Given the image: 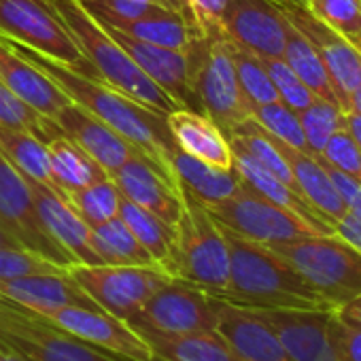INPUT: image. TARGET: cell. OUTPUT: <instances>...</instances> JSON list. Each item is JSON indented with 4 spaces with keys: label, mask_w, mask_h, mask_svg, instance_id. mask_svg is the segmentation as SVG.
Masks as SVG:
<instances>
[{
    "label": "cell",
    "mask_w": 361,
    "mask_h": 361,
    "mask_svg": "<svg viewBox=\"0 0 361 361\" xmlns=\"http://www.w3.org/2000/svg\"><path fill=\"white\" fill-rule=\"evenodd\" d=\"M7 41L20 56H24L30 64L45 73L75 104L83 106L87 113H92L109 128H113L123 140H128L138 153H142L153 166H157L159 172L178 188L172 170V155L176 151V145L170 136L166 115L136 102L134 98L111 87L92 73L77 71L68 64L56 62L11 39Z\"/></svg>",
    "instance_id": "cell-1"
},
{
    "label": "cell",
    "mask_w": 361,
    "mask_h": 361,
    "mask_svg": "<svg viewBox=\"0 0 361 361\" xmlns=\"http://www.w3.org/2000/svg\"><path fill=\"white\" fill-rule=\"evenodd\" d=\"M221 230L230 251V279L219 300L264 310H331L312 285L268 245Z\"/></svg>",
    "instance_id": "cell-2"
},
{
    "label": "cell",
    "mask_w": 361,
    "mask_h": 361,
    "mask_svg": "<svg viewBox=\"0 0 361 361\" xmlns=\"http://www.w3.org/2000/svg\"><path fill=\"white\" fill-rule=\"evenodd\" d=\"M58 16L66 24L73 41L87 60L90 73L111 87L123 92L136 102L168 115L180 109L161 87H157L123 51L113 35L83 7L81 0H51Z\"/></svg>",
    "instance_id": "cell-3"
},
{
    "label": "cell",
    "mask_w": 361,
    "mask_h": 361,
    "mask_svg": "<svg viewBox=\"0 0 361 361\" xmlns=\"http://www.w3.org/2000/svg\"><path fill=\"white\" fill-rule=\"evenodd\" d=\"M183 211L174 224V240L164 272L170 279L185 281L219 298L230 279V251L221 226L211 217L207 207L180 190Z\"/></svg>",
    "instance_id": "cell-4"
},
{
    "label": "cell",
    "mask_w": 361,
    "mask_h": 361,
    "mask_svg": "<svg viewBox=\"0 0 361 361\" xmlns=\"http://www.w3.org/2000/svg\"><path fill=\"white\" fill-rule=\"evenodd\" d=\"M0 346L28 361H134L62 329L5 295H0Z\"/></svg>",
    "instance_id": "cell-5"
},
{
    "label": "cell",
    "mask_w": 361,
    "mask_h": 361,
    "mask_svg": "<svg viewBox=\"0 0 361 361\" xmlns=\"http://www.w3.org/2000/svg\"><path fill=\"white\" fill-rule=\"evenodd\" d=\"M268 247L287 259L331 310L361 295V251L338 234H314Z\"/></svg>",
    "instance_id": "cell-6"
},
{
    "label": "cell",
    "mask_w": 361,
    "mask_h": 361,
    "mask_svg": "<svg viewBox=\"0 0 361 361\" xmlns=\"http://www.w3.org/2000/svg\"><path fill=\"white\" fill-rule=\"evenodd\" d=\"M190 90L196 111L211 117L226 136L251 119V106L238 85L228 39H196L190 45Z\"/></svg>",
    "instance_id": "cell-7"
},
{
    "label": "cell",
    "mask_w": 361,
    "mask_h": 361,
    "mask_svg": "<svg viewBox=\"0 0 361 361\" xmlns=\"http://www.w3.org/2000/svg\"><path fill=\"white\" fill-rule=\"evenodd\" d=\"M0 35L56 62L90 73L51 0H0Z\"/></svg>",
    "instance_id": "cell-8"
},
{
    "label": "cell",
    "mask_w": 361,
    "mask_h": 361,
    "mask_svg": "<svg viewBox=\"0 0 361 361\" xmlns=\"http://www.w3.org/2000/svg\"><path fill=\"white\" fill-rule=\"evenodd\" d=\"M219 300L185 281L170 279L126 323L134 331L198 334L217 329Z\"/></svg>",
    "instance_id": "cell-9"
},
{
    "label": "cell",
    "mask_w": 361,
    "mask_h": 361,
    "mask_svg": "<svg viewBox=\"0 0 361 361\" xmlns=\"http://www.w3.org/2000/svg\"><path fill=\"white\" fill-rule=\"evenodd\" d=\"M204 207L221 228L262 245H279L319 234L304 219L266 200L245 183L234 196Z\"/></svg>",
    "instance_id": "cell-10"
},
{
    "label": "cell",
    "mask_w": 361,
    "mask_h": 361,
    "mask_svg": "<svg viewBox=\"0 0 361 361\" xmlns=\"http://www.w3.org/2000/svg\"><path fill=\"white\" fill-rule=\"evenodd\" d=\"M71 279L109 314L128 321L170 276L159 266L73 264Z\"/></svg>",
    "instance_id": "cell-11"
},
{
    "label": "cell",
    "mask_w": 361,
    "mask_h": 361,
    "mask_svg": "<svg viewBox=\"0 0 361 361\" xmlns=\"http://www.w3.org/2000/svg\"><path fill=\"white\" fill-rule=\"evenodd\" d=\"M0 228L18 245L60 268H71L75 259L45 230L28 180L0 155Z\"/></svg>",
    "instance_id": "cell-12"
},
{
    "label": "cell",
    "mask_w": 361,
    "mask_h": 361,
    "mask_svg": "<svg viewBox=\"0 0 361 361\" xmlns=\"http://www.w3.org/2000/svg\"><path fill=\"white\" fill-rule=\"evenodd\" d=\"M279 336L289 361H346L334 338V310L257 308Z\"/></svg>",
    "instance_id": "cell-13"
},
{
    "label": "cell",
    "mask_w": 361,
    "mask_h": 361,
    "mask_svg": "<svg viewBox=\"0 0 361 361\" xmlns=\"http://www.w3.org/2000/svg\"><path fill=\"white\" fill-rule=\"evenodd\" d=\"M287 18L276 0H230L224 39L259 56L283 58Z\"/></svg>",
    "instance_id": "cell-14"
},
{
    "label": "cell",
    "mask_w": 361,
    "mask_h": 361,
    "mask_svg": "<svg viewBox=\"0 0 361 361\" xmlns=\"http://www.w3.org/2000/svg\"><path fill=\"white\" fill-rule=\"evenodd\" d=\"M281 5V3H279ZM285 18L308 39L317 56L327 68V75L334 83L338 100L344 111H348L350 94L361 85V56L327 24L312 16L306 7L281 5Z\"/></svg>",
    "instance_id": "cell-15"
},
{
    "label": "cell",
    "mask_w": 361,
    "mask_h": 361,
    "mask_svg": "<svg viewBox=\"0 0 361 361\" xmlns=\"http://www.w3.org/2000/svg\"><path fill=\"white\" fill-rule=\"evenodd\" d=\"M62 329L96 344L106 350L119 353L134 361H157L149 344L121 319L104 312L79 306H64L47 314Z\"/></svg>",
    "instance_id": "cell-16"
},
{
    "label": "cell",
    "mask_w": 361,
    "mask_h": 361,
    "mask_svg": "<svg viewBox=\"0 0 361 361\" xmlns=\"http://www.w3.org/2000/svg\"><path fill=\"white\" fill-rule=\"evenodd\" d=\"M104 26V24H102ZM113 39L123 47V51L132 58V62L157 85L161 87L180 109H194V94L190 90V47L172 49L153 43H145L132 39L123 32H117L104 26Z\"/></svg>",
    "instance_id": "cell-17"
},
{
    "label": "cell",
    "mask_w": 361,
    "mask_h": 361,
    "mask_svg": "<svg viewBox=\"0 0 361 361\" xmlns=\"http://www.w3.org/2000/svg\"><path fill=\"white\" fill-rule=\"evenodd\" d=\"M117 190L130 202L151 211L166 224L174 226L183 211L180 190L168 180L157 166H153L142 153H134L115 174H111Z\"/></svg>",
    "instance_id": "cell-18"
},
{
    "label": "cell",
    "mask_w": 361,
    "mask_h": 361,
    "mask_svg": "<svg viewBox=\"0 0 361 361\" xmlns=\"http://www.w3.org/2000/svg\"><path fill=\"white\" fill-rule=\"evenodd\" d=\"M215 331L221 334L245 361H289L279 336L257 308L219 300Z\"/></svg>",
    "instance_id": "cell-19"
},
{
    "label": "cell",
    "mask_w": 361,
    "mask_h": 361,
    "mask_svg": "<svg viewBox=\"0 0 361 361\" xmlns=\"http://www.w3.org/2000/svg\"><path fill=\"white\" fill-rule=\"evenodd\" d=\"M54 123L64 136H68L77 147H81L92 159H96L109 176L115 174L136 153V149L128 140H123L113 128H109L104 121H100L75 102L66 104L58 113Z\"/></svg>",
    "instance_id": "cell-20"
},
{
    "label": "cell",
    "mask_w": 361,
    "mask_h": 361,
    "mask_svg": "<svg viewBox=\"0 0 361 361\" xmlns=\"http://www.w3.org/2000/svg\"><path fill=\"white\" fill-rule=\"evenodd\" d=\"M0 81L16 98L49 121L73 102L45 73L20 56L5 37H0Z\"/></svg>",
    "instance_id": "cell-21"
},
{
    "label": "cell",
    "mask_w": 361,
    "mask_h": 361,
    "mask_svg": "<svg viewBox=\"0 0 361 361\" xmlns=\"http://www.w3.org/2000/svg\"><path fill=\"white\" fill-rule=\"evenodd\" d=\"M26 180L32 190L39 217L51 238L75 259V264L100 266L102 262L92 245V228L68 207V202L58 192L39 183V180Z\"/></svg>",
    "instance_id": "cell-22"
},
{
    "label": "cell",
    "mask_w": 361,
    "mask_h": 361,
    "mask_svg": "<svg viewBox=\"0 0 361 361\" xmlns=\"http://www.w3.org/2000/svg\"><path fill=\"white\" fill-rule=\"evenodd\" d=\"M0 295H5L45 317L64 306L102 310L71 279L68 270L51 272V274H26V276H13V279H0Z\"/></svg>",
    "instance_id": "cell-23"
},
{
    "label": "cell",
    "mask_w": 361,
    "mask_h": 361,
    "mask_svg": "<svg viewBox=\"0 0 361 361\" xmlns=\"http://www.w3.org/2000/svg\"><path fill=\"white\" fill-rule=\"evenodd\" d=\"M166 123L178 151L217 168H234L230 138L204 113L194 109H176L166 115Z\"/></svg>",
    "instance_id": "cell-24"
},
{
    "label": "cell",
    "mask_w": 361,
    "mask_h": 361,
    "mask_svg": "<svg viewBox=\"0 0 361 361\" xmlns=\"http://www.w3.org/2000/svg\"><path fill=\"white\" fill-rule=\"evenodd\" d=\"M232 145V142H230ZM232 153H234V170L238 172V176L243 178V183L249 185L253 192H257L259 196H264L266 200L274 202L276 207L287 209L289 213L298 215L300 219H304L308 226H312L319 234H334V228L289 185H285L281 178H276L272 172H268L266 168H262L249 153H245L240 147L232 145Z\"/></svg>",
    "instance_id": "cell-25"
},
{
    "label": "cell",
    "mask_w": 361,
    "mask_h": 361,
    "mask_svg": "<svg viewBox=\"0 0 361 361\" xmlns=\"http://www.w3.org/2000/svg\"><path fill=\"white\" fill-rule=\"evenodd\" d=\"M276 142H279L281 153L289 161V168L293 172V178L298 183L302 198L334 228V224L346 213V207H344L342 198L338 196L323 161L310 153L298 151V149L281 142L279 138H276Z\"/></svg>",
    "instance_id": "cell-26"
},
{
    "label": "cell",
    "mask_w": 361,
    "mask_h": 361,
    "mask_svg": "<svg viewBox=\"0 0 361 361\" xmlns=\"http://www.w3.org/2000/svg\"><path fill=\"white\" fill-rule=\"evenodd\" d=\"M100 24L123 32L132 39L172 47V49H188L196 39H200L185 18V13L172 11V9H153L136 20H117V18H96Z\"/></svg>",
    "instance_id": "cell-27"
},
{
    "label": "cell",
    "mask_w": 361,
    "mask_h": 361,
    "mask_svg": "<svg viewBox=\"0 0 361 361\" xmlns=\"http://www.w3.org/2000/svg\"><path fill=\"white\" fill-rule=\"evenodd\" d=\"M157 361H245L217 331L159 334L136 331Z\"/></svg>",
    "instance_id": "cell-28"
},
{
    "label": "cell",
    "mask_w": 361,
    "mask_h": 361,
    "mask_svg": "<svg viewBox=\"0 0 361 361\" xmlns=\"http://www.w3.org/2000/svg\"><path fill=\"white\" fill-rule=\"evenodd\" d=\"M172 170L180 190L196 196L202 204H215L234 196L243 188V178L234 168H217L183 151H174Z\"/></svg>",
    "instance_id": "cell-29"
},
{
    "label": "cell",
    "mask_w": 361,
    "mask_h": 361,
    "mask_svg": "<svg viewBox=\"0 0 361 361\" xmlns=\"http://www.w3.org/2000/svg\"><path fill=\"white\" fill-rule=\"evenodd\" d=\"M45 142L49 151V168L54 180L51 190L58 192L60 196L83 190L96 183V180L109 176L96 159H92L81 147H77L62 132L51 134Z\"/></svg>",
    "instance_id": "cell-30"
},
{
    "label": "cell",
    "mask_w": 361,
    "mask_h": 361,
    "mask_svg": "<svg viewBox=\"0 0 361 361\" xmlns=\"http://www.w3.org/2000/svg\"><path fill=\"white\" fill-rule=\"evenodd\" d=\"M0 155L22 176L54 188L47 142L39 134L22 128L0 126Z\"/></svg>",
    "instance_id": "cell-31"
},
{
    "label": "cell",
    "mask_w": 361,
    "mask_h": 361,
    "mask_svg": "<svg viewBox=\"0 0 361 361\" xmlns=\"http://www.w3.org/2000/svg\"><path fill=\"white\" fill-rule=\"evenodd\" d=\"M283 60L291 66V71L304 81V85L321 100L340 104L338 94L334 90V83L327 75L325 64L317 56L314 47L308 43V39L287 20V32H285V49ZM342 106V104H340Z\"/></svg>",
    "instance_id": "cell-32"
},
{
    "label": "cell",
    "mask_w": 361,
    "mask_h": 361,
    "mask_svg": "<svg viewBox=\"0 0 361 361\" xmlns=\"http://www.w3.org/2000/svg\"><path fill=\"white\" fill-rule=\"evenodd\" d=\"M92 245L100 262L109 266H157L119 217L94 226Z\"/></svg>",
    "instance_id": "cell-33"
},
{
    "label": "cell",
    "mask_w": 361,
    "mask_h": 361,
    "mask_svg": "<svg viewBox=\"0 0 361 361\" xmlns=\"http://www.w3.org/2000/svg\"><path fill=\"white\" fill-rule=\"evenodd\" d=\"M117 217L128 226V230L134 234V238L149 251L153 262L159 268H164V264H166V259L170 255V249H172L174 226L166 224L164 219H159L151 211L130 202L123 196H121V202H119Z\"/></svg>",
    "instance_id": "cell-34"
},
{
    "label": "cell",
    "mask_w": 361,
    "mask_h": 361,
    "mask_svg": "<svg viewBox=\"0 0 361 361\" xmlns=\"http://www.w3.org/2000/svg\"><path fill=\"white\" fill-rule=\"evenodd\" d=\"M68 207L90 226H100L113 217H117L119 213V202H121V192L117 190L115 180L111 176H104L96 183L77 190V192H68L62 196Z\"/></svg>",
    "instance_id": "cell-35"
},
{
    "label": "cell",
    "mask_w": 361,
    "mask_h": 361,
    "mask_svg": "<svg viewBox=\"0 0 361 361\" xmlns=\"http://www.w3.org/2000/svg\"><path fill=\"white\" fill-rule=\"evenodd\" d=\"M306 9L361 56V0H308Z\"/></svg>",
    "instance_id": "cell-36"
},
{
    "label": "cell",
    "mask_w": 361,
    "mask_h": 361,
    "mask_svg": "<svg viewBox=\"0 0 361 361\" xmlns=\"http://www.w3.org/2000/svg\"><path fill=\"white\" fill-rule=\"evenodd\" d=\"M232 45V60H234V68H236V77H238V85L243 90V96L247 98L249 106H259V104H270V102H279V94L264 68V62L259 56L234 45Z\"/></svg>",
    "instance_id": "cell-37"
},
{
    "label": "cell",
    "mask_w": 361,
    "mask_h": 361,
    "mask_svg": "<svg viewBox=\"0 0 361 361\" xmlns=\"http://www.w3.org/2000/svg\"><path fill=\"white\" fill-rule=\"evenodd\" d=\"M298 119H300V126L308 145V153L317 157L321 155L329 136L338 132L340 128H344L346 111L340 104L317 98L310 106L298 113Z\"/></svg>",
    "instance_id": "cell-38"
},
{
    "label": "cell",
    "mask_w": 361,
    "mask_h": 361,
    "mask_svg": "<svg viewBox=\"0 0 361 361\" xmlns=\"http://www.w3.org/2000/svg\"><path fill=\"white\" fill-rule=\"evenodd\" d=\"M251 119L262 130H266L270 136L279 138L281 142H285V145H289V147H293L298 151L308 153V145H306V138H304L298 113L291 111L281 100L279 102H270V104L253 106L251 109Z\"/></svg>",
    "instance_id": "cell-39"
},
{
    "label": "cell",
    "mask_w": 361,
    "mask_h": 361,
    "mask_svg": "<svg viewBox=\"0 0 361 361\" xmlns=\"http://www.w3.org/2000/svg\"><path fill=\"white\" fill-rule=\"evenodd\" d=\"M262 62L279 94V100L291 111L300 113L317 100V96L304 85V81L291 71V66L283 58H262Z\"/></svg>",
    "instance_id": "cell-40"
},
{
    "label": "cell",
    "mask_w": 361,
    "mask_h": 361,
    "mask_svg": "<svg viewBox=\"0 0 361 361\" xmlns=\"http://www.w3.org/2000/svg\"><path fill=\"white\" fill-rule=\"evenodd\" d=\"M0 126L30 130V132L39 134L43 140H47L51 134L60 132L54 121L43 119L39 113H35L30 106H26L20 98H16L3 81H0Z\"/></svg>",
    "instance_id": "cell-41"
},
{
    "label": "cell",
    "mask_w": 361,
    "mask_h": 361,
    "mask_svg": "<svg viewBox=\"0 0 361 361\" xmlns=\"http://www.w3.org/2000/svg\"><path fill=\"white\" fill-rule=\"evenodd\" d=\"M81 3L94 18L136 20L159 7L183 13V3L180 0H81Z\"/></svg>",
    "instance_id": "cell-42"
},
{
    "label": "cell",
    "mask_w": 361,
    "mask_h": 361,
    "mask_svg": "<svg viewBox=\"0 0 361 361\" xmlns=\"http://www.w3.org/2000/svg\"><path fill=\"white\" fill-rule=\"evenodd\" d=\"M183 13L200 39H224V16L230 0H180Z\"/></svg>",
    "instance_id": "cell-43"
},
{
    "label": "cell",
    "mask_w": 361,
    "mask_h": 361,
    "mask_svg": "<svg viewBox=\"0 0 361 361\" xmlns=\"http://www.w3.org/2000/svg\"><path fill=\"white\" fill-rule=\"evenodd\" d=\"M51 272H66L26 249L18 247H0V279H13L26 274H51Z\"/></svg>",
    "instance_id": "cell-44"
},
{
    "label": "cell",
    "mask_w": 361,
    "mask_h": 361,
    "mask_svg": "<svg viewBox=\"0 0 361 361\" xmlns=\"http://www.w3.org/2000/svg\"><path fill=\"white\" fill-rule=\"evenodd\" d=\"M331 331L340 346L342 357L346 361H361V329H350L334 317Z\"/></svg>",
    "instance_id": "cell-45"
},
{
    "label": "cell",
    "mask_w": 361,
    "mask_h": 361,
    "mask_svg": "<svg viewBox=\"0 0 361 361\" xmlns=\"http://www.w3.org/2000/svg\"><path fill=\"white\" fill-rule=\"evenodd\" d=\"M334 317L342 325H346L350 329H361V295H357V298L348 300L346 304L338 306L334 310Z\"/></svg>",
    "instance_id": "cell-46"
},
{
    "label": "cell",
    "mask_w": 361,
    "mask_h": 361,
    "mask_svg": "<svg viewBox=\"0 0 361 361\" xmlns=\"http://www.w3.org/2000/svg\"><path fill=\"white\" fill-rule=\"evenodd\" d=\"M346 130L350 132L353 140L357 142L359 151H361V115L355 111H346Z\"/></svg>",
    "instance_id": "cell-47"
},
{
    "label": "cell",
    "mask_w": 361,
    "mask_h": 361,
    "mask_svg": "<svg viewBox=\"0 0 361 361\" xmlns=\"http://www.w3.org/2000/svg\"><path fill=\"white\" fill-rule=\"evenodd\" d=\"M348 111H355L361 115V85L350 94V100H348Z\"/></svg>",
    "instance_id": "cell-48"
},
{
    "label": "cell",
    "mask_w": 361,
    "mask_h": 361,
    "mask_svg": "<svg viewBox=\"0 0 361 361\" xmlns=\"http://www.w3.org/2000/svg\"><path fill=\"white\" fill-rule=\"evenodd\" d=\"M0 361H28V359H24V357L11 353V350L5 348V346H0Z\"/></svg>",
    "instance_id": "cell-49"
},
{
    "label": "cell",
    "mask_w": 361,
    "mask_h": 361,
    "mask_svg": "<svg viewBox=\"0 0 361 361\" xmlns=\"http://www.w3.org/2000/svg\"><path fill=\"white\" fill-rule=\"evenodd\" d=\"M0 247H18V249H22V247L18 245V240H13L3 228H0Z\"/></svg>",
    "instance_id": "cell-50"
},
{
    "label": "cell",
    "mask_w": 361,
    "mask_h": 361,
    "mask_svg": "<svg viewBox=\"0 0 361 361\" xmlns=\"http://www.w3.org/2000/svg\"><path fill=\"white\" fill-rule=\"evenodd\" d=\"M276 3L281 5H298V7H306L308 0H276Z\"/></svg>",
    "instance_id": "cell-51"
}]
</instances>
